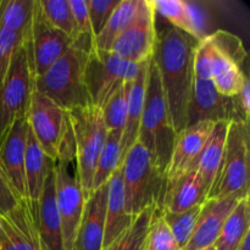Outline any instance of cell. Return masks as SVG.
<instances>
[{"label": "cell", "mask_w": 250, "mask_h": 250, "mask_svg": "<svg viewBox=\"0 0 250 250\" xmlns=\"http://www.w3.org/2000/svg\"><path fill=\"white\" fill-rule=\"evenodd\" d=\"M199 42L166 22L156 27L151 60L158 68L176 134L188 127V112L194 84V53Z\"/></svg>", "instance_id": "1"}, {"label": "cell", "mask_w": 250, "mask_h": 250, "mask_svg": "<svg viewBox=\"0 0 250 250\" xmlns=\"http://www.w3.org/2000/svg\"><path fill=\"white\" fill-rule=\"evenodd\" d=\"M93 44V41L78 37L71 48L44 75L34 78V89L53 100L65 111L92 104L85 87L84 71L88 53Z\"/></svg>", "instance_id": "2"}, {"label": "cell", "mask_w": 250, "mask_h": 250, "mask_svg": "<svg viewBox=\"0 0 250 250\" xmlns=\"http://www.w3.org/2000/svg\"><path fill=\"white\" fill-rule=\"evenodd\" d=\"M176 137L177 134L171 121L160 76L154 61L150 60L138 142L148 149L154 163L164 173L167 168Z\"/></svg>", "instance_id": "3"}, {"label": "cell", "mask_w": 250, "mask_h": 250, "mask_svg": "<svg viewBox=\"0 0 250 250\" xmlns=\"http://www.w3.org/2000/svg\"><path fill=\"white\" fill-rule=\"evenodd\" d=\"M126 212L136 217L150 207L160 208L166 187L165 173L138 141L121 161Z\"/></svg>", "instance_id": "4"}, {"label": "cell", "mask_w": 250, "mask_h": 250, "mask_svg": "<svg viewBox=\"0 0 250 250\" xmlns=\"http://www.w3.org/2000/svg\"><path fill=\"white\" fill-rule=\"evenodd\" d=\"M54 173L56 204L62 227L63 248L71 250L84 209L85 198L78 175L75 142L70 126L54 161Z\"/></svg>", "instance_id": "5"}, {"label": "cell", "mask_w": 250, "mask_h": 250, "mask_svg": "<svg viewBox=\"0 0 250 250\" xmlns=\"http://www.w3.org/2000/svg\"><path fill=\"white\" fill-rule=\"evenodd\" d=\"M67 112L76 149V161L85 200L93 193L95 164L107 137L102 107L89 104Z\"/></svg>", "instance_id": "6"}, {"label": "cell", "mask_w": 250, "mask_h": 250, "mask_svg": "<svg viewBox=\"0 0 250 250\" xmlns=\"http://www.w3.org/2000/svg\"><path fill=\"white\" fill-rule=\"evenodd\" d=\"M249 195V124L231 122L221 167L207 199Z\"/></svg>", "instance_id": "7"}, {"label": "cell", "mask_w": 250, "mask_h": 250, "mask_svg": "<svg viewBox=\"0 0 250 250\" xmlns=\"http://www.w3.org/2000/svg\"><path fill=\"white\" fill-rule=\"evenodd\" d=\"M33 81L29 43L21 44L0 85V143L16 120L27 117Z\"/></svg>", "instance_id": "8"}, {"label": "cell", "mask_w": 250, "mask_h": 250, "mask_svg": "<svg viewBox=\"0 0 250 250\" xmlns=\"http://www.w3.org/2000/svg\"><path fill=\"white\" fill-rule=\"evenodd\" d=\"M142 63L128 62L109 50L93 48L88 53L84 82L90 103L102 107L112 94L137 77Z\"/></svg>", "instance_id": "9"}, {"label": "cell", "mask_w": 250, "mask_h": 250, "mask_svg": "<svg viewBox=\"0 0 250 250\" xmlns=\"http://www.w3.org/2000/svg\"><path fill=\"white\" fill-rule=\"evenodd\" d=\"M156 42V12L153 0H139L132 23L112 43L109 51L132 63H143L153 58Z\"/></svg>", "instance_id": "10"}, {"label": "cell", "mask_w": 250, "mask_h": 250, "mask_svg": "<svg viewBox=\"0 0 250 250\" xmlns=\"http://www.w3.org/2000/svg\"><path fill=\"white\" fill-rule=\"evenodd\" d=\"M27 121L44 153L55 161L70 126L67 112L33 88Z\"/></svg>", "instance_id": "11"}, {"label": "cell", "mask_w": 250, "mask_h": 250, "mask_svg": "<svg viewBox=\"0 0 250 250\" xmlns=\"http://www.w3.org/2000/svg\"><path fill=\"white\" fill-rule=\"evenodd\" d=\"M73 43L75 39L49 22L42 10L39 0H34L29 38V55L33 77L37 78L44 75Z\"/></svg>", "instance_id": "12"}, {"label": "cell", "mask_w": 250, "mask_h": 250, "mask_svg": "<svg viewBox=\"0 0 250 250\" xmlns=\"http://www.w3.org/2000/svg\"><path fill=\"white\" fill-rule=\"evenodd\" d=\"M202 121H226L249 124L236 97L220 94L211 81L194 80L192 100L188 112V126Z\"/></svg>", "instance_id": "13"}, {"label": "cell", "mask_w": 250, "mask_h": 250, "mask_svg": "<svg viewBox=\"0 0 250 250\" xmlns=\"http://www.w3.org/2000/svg\"><path fill=\"white\" fill-rule=\"evenodd\" d=\"M38 208L21 200L9 214L0 216V250H46L38 231Z\"/></svg>", "instance_id": "14"}, {"label": "cell", "mask_w": 250, "mask_h": 250, "mask_svg": "<svg viewBox=\"0 0 250 250\" xmlns=\"http://www.w3.org/2000/svg\"><path fill=\"white\" fill-rule=\"evenodd\" d=\"M214 126L215 122L211 121L197 122L177 134L165 172V189L175 185L186 173L193 170Z\"/></svg>", "instance_id": "15"}, {"label": "cell", "mask_w": 250, "mask_h": 250, "mask_svg": "<svg viewBox=\"0 0 250 250\" xmlns=\"http://www.w3.org/2000/svg\"><path fill=\"white\" fill-rule=\"evenodd\" d=\"M27 137L28 121L27 117H23L12 124L5 138L0 143V166L21 200H27L24 177Z\"/></svg>", "instance_id": "16"}, {"label": "cell", "mask_w": 250, "mask_h": 250, "mask_svg": "<svg viewBox=\"0 0 250 250\" xmlns=\"http://www.w3.org/2000/svg\"><path fill=\"white\" fill-rule=\"evenodd\" d=\"M107 183L85 200L82 217L71 250H103Z\"/></svg>", "instance_id": "17"}, {"label": "cell", "mask_w": 250, "mask_h": 250, "mask_svg": "<svg viewBox=\"0 0 250 250\" xmlns=\"http://www.w3.org/2000/svg\"><path fill=\"white\" fill-rule=\"evenodd\" d=\"M242 198L244 197L233 195L224 199L205 200L197 227L183 250H199L205 247L214 246L225 221Z\"/></svg>", "instance_id": "18"}, {"label": "cell", "mask_w": 250, "mask_h": 250, "mask_svg": "<svg viewBox=\"0 0 250 250\" xmlns=\"http://www.w3.org/2000/svg\"><path fill=\"white\" fill-rule=\"evenodd\" d=\"M38 231L46 250H65L62 227L55 198V173L54 168L46 177L43 192L38 202Z\"/></svg>", "instance_id": "19"}, {"label": "cell", "mask_w": 250, "mask_h": 250, "mask_svg": "<svg viewBox=\"0 0 250 250\" xmlns=\"http://www.w3.org/2000/svg\"><path fill=\"white\" fill-rule=\"evenodd\" d=\"M134 217L126 212L124 182L121 165L115 170L107 182L106 208H105V229L103 249L111 244L122 232L131 226Z\"/></svg>", "instance_id": "20"}, {"label": "cell", "mask_w": 250, "mask_h": 250, "mask_svg": "<svg viewBox=\"0 0 250 250\" xmlns=\"http://www.w3.org/2000/svg\"><path fill=\"white\" fill-rule=\"evenodd\" d=\"M207 198L208 190L204 183L197 171L192 170L175 185L165 189L159 209L171 214H180L195 205L204 204Z\"/></svg>", "instance_id": "21"}, {"label": "cell", "mask_w": 250, "mask_h": 250, "mask_svg": "<svg viewBox=\"0 0 250 250\" xmlns=\"http://www.w3.org/2000/svg\"><path fill=\"white\" fill-rule=\"evenodd\" d=\"M54 168V161L44 153L36 137L28 126L26 160H24V177H26L27 200L38 208V202L43 192L46 177Z\"/></svg>", "instance_id": "22"}, {"label": "cell", "mask_w": 250, "mask_h": 250, "mask_svg": "<svg viewBox=\"0 0 250 250\" xmlns=\"http://www.w3.org/2000/svg\"><path fill=\"white\" fill-rule=\"evenodd\" d=\"M149 62L150 61L142 63L138 75L132 82L131 89H129L128 102H127L126 124H125L124 133H122L121 138V161L127 154V151L138 141L139 125H141L144 103H146Z\"/></svg>", "instance_id": "23"}, {"label": "cell", "mask_w": 250, "mask_h": 250, "mask_svg": "<svg viewBox=\"0 0 250 250\" xmlns=\"http://www.w3.org/2000/svg\"><path fill=\"white\" fill-rule=\"evenodd\" d=\"M156 14L175 28L189 34L198 42L208 36L204 32L202 14L192 2L183 0H153Z\"/></svg>", "instance_id": "24"}, {"label": "cell", "mask_w": 250, "mask_h": 250, "mask_svg": "<svg viewBox=\"0 0 250 250\" xmlns=\"http://www.w3.org/2000/svg\"><path fill=\"white\" fill-rule=\"evenodd\" d=\"M229 126V122L226 121L215 122L214 129H212L205 146L203 148L197 164L193 167V170L197 171L200 180L204 183L208 194L214 186L217 175H219L220 167H221Z\"/></svg>", "instance_id": "25"}, {"label": "cell", "mask_w": 250, "mask_h": 250, "mask_svg": "<svg viewBox=\"0 0 250 250\" xmlns=\"http://www.w3.org/2000/svg\"><path fill=\"white\" fill-rule=\"evenodd\" d=\"M250 233L249 195L242 198L222 226L215 242L216 250H237L247 234Z\"/></svg>", "instance_id": "26"}, {"label": "cell", "mask_w": 250, "mask_h": 250, "mask_svg": "<svg viewBox=\"0 0 250 250\" xmlns=\"http://www.w3.org/2000/svg\"><path fill=\"white\" fill-rule=\"evenodd\" d=\"M215 49L216 51H215L211 67L212 84L220 94L225 97H236L241 92L248 76L242 71L238 63L234 62L226 54L220 51L216 44H215Z\"/></svg>", "instance_id": "27"}, {"label": "cell", "mask_w": 250, "mask_h": 250, "mask_svg": "<svg viewBox=\"0 0 250 250\" xmlns=\"http://www.w3.org/2000/svg\"><path fill=\"white\" fill-rule=\"evenodd\" d=\"M139 0H120L119 5L114 10L112 15L104 28L98 36L94 37V46L100 50H110L112 43L117 37L132 23L138 10Z\"/></svg>", "instance_id": "28"}, {"label": "cell", "mask_w": 250, "mask_h": 250, "mask_svg": "<svg viewBox=\"0 0 250 250\" xmlns=\"http://www.w3.org/2000/svg\"><path fill=\"white\" fill-rule=\"evenodd\" d=\"M33 5L34 0H0V26L29 42Z\"/></svg>", "instance_id": "29"}, {"label": "cell", "mask_w": 250, "mask_h": 250, "mask_svg": "<svg viewBox=\"0 0 250 250\" xmlns=\"http://www.w3.org/2000/svg\"><path fill=\"white\" fill-rule=\"evenodd\" d=\"M121 134L107 132L106 141L95 164L93 192L106 185L115 170L121 165Z\"/></svg>", "instance_id": "30"}, {"label": "cell", "mask_w": 250, "mask_h": 250, "mask_svg": "<svg viewBox=\"0 0 250 250\" xmlns=\"http://www.w3.org/2000/svg\"><path fill=\"white\" fill-rule=\"evenodd\" d=\"M155 208L158 207H150L137 215L131 226L103 250H144L149 224Z\"/></svg>", "instance_id": "31"}, {"label": "cell", "mask_w": 250, "mask_h": 250, "mask_svg": "<svg viewBox=\"0 0 250 250\" xmlns=\"http://www.w3.org/2000/svg\"><path fill=\"white\" fill-rule=\"evenodd\" d=\"M132 82H127L122 87H120L103 106V115H104V122L107 132H114L121 136L124 133L125 124H126L127 102H128Z\"/></svg>", "instance_id": "32"}, {"label": "cell", "mask_w": 250, "mask_h": 250, "mask_svg": "<svg viewBox=\"0 0 250 250\" xmlns=\"http://www.w3.org/2000/svg\"><path fill=\"white\" fill-rule=\"evenodd\" d=\"M202 208L203 204L195 205V207L190 208V209L186 210L183 212H180V214H171V212L161 211L160 210L166 225L171 229L178 246L182 248V250L187 246L195 227H197V222L200 216V212H202Z\"/></svg>", "instance_id": "33"}, {"label": "cell", "mask_w": 250, "mask_h": 250, "mask_svg": "<svg viewBox=\"0 0 250 250\" xmlns=\"http://www.w3.org/2000/svg\"><path fill=\"white\" fill-rule=\"evenodd\" d=\"M144 250H182L166 225L159 208H155L151 216Z\"/></svg>", "instance_id": "34"}, {"label": "cell", "mask_w": 250, "mask_h": 250, "mask_svg": "<svg viewBox=\"0 0 250 250\" xmlns=\"http://www.w3.org/2000/svg\"><path fill=\"white\" fill-rule=\"evenodd\" d=\"M39 4L49 22L76 41L77 29L68 0H39Z\"/></svg>", "instance_id": "35"}, {"label": "cell", "mask_w": 250, "mask_h": 250, "mask_svg": "<svg viewBox=\"0 0 250 250\" xmlns=\"http://www.w3.org/2000/svg\"><path fill=\"white\" fill-rule=\"evenodd\" d=\"M215 44L210 34L198 43L194 53V77L211 81V67L215 58Z\"/></svg>", "instance_id": "36"}, {"label": "cell", "mask_w": 250, "mask_h": 250, "mask_svg": "<svg viewBox=\"0 0 250 250\" xmlns=\"http://www.w3.org/2000/svg\"><path fill=\"white\" fill-rule=\"evenodd\" d=\"M29 42L24 41V38L20 34L10 32L0 26V85L6 76L9 66L11 63V59L16 53L17 48L21 44H27Z\"/></svg>", "instance_id": "37"}, {"label": "cell", "mask_w": 250, "mask_h": 250, "mask_svg": "<svg viewBox=\"0 0 250 250\" xmlns=\"http://www.w3.org/2000/svg\"><path fill=\"white\" fill-rule=\"evenodd\" d=\"M210 36H211L212 41L216 44L220 51L226 54L234 62L242 66L244 59L247 58V53L244 50L243 43H242L238 37L226 31H216L215 33L210 34Z\"/></svg>", "instance_id": "38"}, {"label": "cell", "mask_w": 250, "mask_h": 250, "mask_svg": "<svg viewBox=\"0 0 250 250\" xmlns=\"http://www.w3.org/2000/svg\"><path fill=\"white\" fill-rule=\"evenodd\" d=\"M119 2L120 0H87L90 26L94 37L98 36L104 28L105 23L110 19Z\"/></svg>", "instance_id": "39"}, {"label": "cell", "mask_w": 250, "mask_h": 250, "mask_svg": "<svg viewBox=\"0 0 250 250\" xmlns=\"http://www.w3.org/2000/svg\"><path fill=\"white\" fill-rule=\"evenodd\" d=\"M68 4H70L71 11H72L73 20H75L77 38L83 37V38L94 42V34H93L92 26H90L87 0H68Z\"/></svg>", "instance_id": "40"}, {"label": "cell", "mask_w": 250, "mask_h": 250, "mask_svg": "<svg viewBox=\"0 0 250 250\" xmlns=\"http://www.w3.org/2000/svg\"><path fill=\"white\" fill-rule=\"evenodd\" d=\"M20 202L21 199L10 185L9 180L0 166V216H4L12 211L20 204Z\"/></svg>", "instance_id": "41"}, {"label": "cell", "mask_w": 250, "mask_h": 250, "mask_svg": "<svg viewBox=\"0 0 250 250\" xmlns=\"http://www.w3.org/2000/svg\"><path fill=\"white\" fill-rule=\"evenodd\" d=\"M237 100H238L239 105H241L242 110L244 111V114L249 117L250 115V82L249 78H247L246 82H244L243 87H242L241 92L238 93V95H236Z\"/></svg>", "instance_id": "42"}, {"label": "cell", "mask_w": 250, "mask_h": 250, "mask_svg": "<svg viewBox=\"0 0 250 250\" xmlns=\"http://www.w3.org/2000/svg\"><path fill=\"white\" fill-rule=\"evenodd\" d=\"M237 250H250V233H248L246 237H244L241 246H239V248Z\"/></svg>", "instance_id": "43"}, {"label": "cell", "mask_w": 250, "mask_h": 250, "mask_svg": "<svg viewBox=\"0 0 250 250\" xmlns=\"http://www.w3.org/2000/svg\"><path fill=\"white\" fill-rule=\"evenodd\" d=\"M199 250H216V248H215V246H209V247H205V248H202Z\"/></svg>", "instance_id": "44"}, {"label": "cell", "mask_w": 250, "mask_h": 250, "mask_svg": "<svg viewBox=\"0 0 250 250\" xmlns=\"http://www.w3.org/2000/svg\"><path fill=\"white\" fill-rule=\"evenodd\" d=\"M0 236H1V222H0Z\"/></svg>", "instance_id": "45"}]
</instances>
